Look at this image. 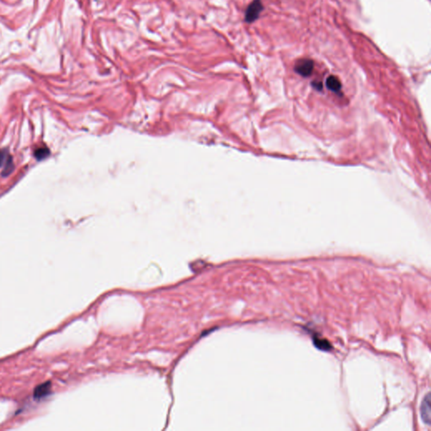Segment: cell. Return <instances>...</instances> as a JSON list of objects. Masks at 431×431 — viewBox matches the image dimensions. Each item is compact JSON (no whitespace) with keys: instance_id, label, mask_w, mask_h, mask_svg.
Here are the masks:
<instances>
[{"instance_id":"6da1fadb","label":"cell","mask_w":431,"mask_h":431,"mask_svg":"<svg viewBox=\"0 0 431 431\" xmlns=\"http://www.w3.org/2000/svg\"><path fill=\"white\" fill-rule=\"evenodd\" d=\"M263 10L264 6L262 1L261 0H254L253 2L249 4V6L247 8L244 20L249 24L254 23L258 19L261 13L263 11Z\"/></svg>"},{"instance_id":"7a4b0ae2","label":"cell","mask_w":431,"mask_h":431,"mask_svg":"<svg viewBox=\"0 0 431 431\" xmlns=\"http://www.w3.org/2000/svg\"><path fill=\"white\" fill-rule=\"evenodd\" d=\"M313 69H314V62L313 60L308 59V58L298 60L294 66V71L304 78L310 76L311 74H313Z\"/></svg>"},{"instance_id":"3957f363","label":"cell","mask_w":431,"mask_h":431,"mask_svg":"<svg viewBox=\"0 0 431 431\" xmlns=\"http://www.w3.org/2000/svg\"><path fill=\"white\" fill-rule=\"evenodd\" d=\"M420 414L424 423L426 424H430V395L429 393L427 394L426 397L422 402Z\"/></svg>"},{"instance_id":"277c9868","label":"cell","mask_w":431,"mask_h":431,"mask_svg":"<svg viewBox=\"0 0 431 431\" xmlns=\"http://www.w3.org/2000/svg\"><path fill=\"white\" fill-rule=\"evenodd\" d=\"M326 86L329 90L334 93L339 92L342 88L341 82L339 81V78L334 75L328 77L326 79Z\"/></svg>"},{"instance_id":"5b68a950","label":"cell","mask_w":431,"mask_h":431,"mask_svg":"<svg viewBox=\"0 0 431 431\" xmlns=\"http://www.w3.org/2000/svg\"><path fill=\"white\" fill-rule=\"evenodd\" d=\"M51 383L50 382H46V383L40 385L38 387H36L35 390V398H42L44 396L48 395V393L50 392Z\"/></svg>"},{"instance_id":"8992f818","label":"cell","mask_w":431,"mask_h":431,"mask_svg":"<svg viewBox=\"0 0 431 431\" xmlns=\"http://www.w3.org/2000/svg\"><path fill=\"white\" fill-rule=\"evenodd\" d=\"M49 154H50V151L48 147H39L35 151V157L38 160H42V159H46L47 157L49 156Z\"/></svg>"},{"instance_id":"52a82bcc","label":"cell","mask_w":431,"mask_h":431,"mask_svg":"<svg viewBox=\"0 0 431 431\" xmlns=\"http://www.w3.org/2000/svg\"><path fill=\"white\" fill-rule=\"evenodd\" d=\"M11 159H12L9 155L8 152H6L5 150H0V167L4 164H5V165H6L7 163H9Z\"/></svg>"},{"instance_id":"ba28073f","label":"cell","mask_w":431,"mask_h":431,"mask_svg":"<svg viewBox=\"0 0 431 431\" xmlns=\"http://www.w3.org/2000/svg\"><path fill=\"white\" fill-rule=\"evenodd\" d=\"M314 343H315L316 346H317V347H318V346H322V347H321V349H322V350H329V349L330 348V343H325V340H324V339H322V340H319V339H316L315 340H314Z\"/></svg>"},{"instance_id":"9c48e42d","label":"cell","mask_w":431,"mask_h":431,"mask_svg":"<svg viewBox=\"0 0 431 431\" xmlns=\"http://www.w3.org/2000/svg\"><path fill=\"white\" fill-rule=\"evenodd\" d=\"M312 85L313 86V88L316 89L317 90H321L322 88V83L321 82H313L312 83Z\"/></svg>"}]
</instances>
